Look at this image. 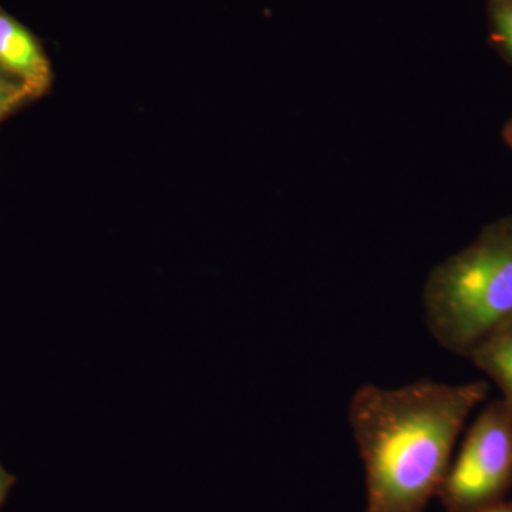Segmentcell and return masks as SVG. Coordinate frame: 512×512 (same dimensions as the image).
<instances>
[{"label":"cell","mask_w":512,"mask_h":512,"mask_svg":"<svg viewBox=\"0 0 512 512\" xmlns=\"http://www.w3.org/2000/svg\"><path fill=\"white\" fill-rule=\"evenodd\" d=\"M510 137H511V140H512V127H511V130H510Z\"/></svg>","instance_id":"cell-11"},{"label":"cell","mask_w":512,"mask_h":512,"mask_svg":"<svg viewBox=\"0 0 512 512\" xmlns=\"http://www.w3.org/2000/svg\"><path fill=\"white\" fill-rule=\"evenodd\" d=\"M13 478L0 467V505L5 501L6 495H8L10 487H12Z\"/></svg>","instance_id":"cell-8"},{"label":"cell","mask_w":512,"mask_h":512,"mask_svg":"<svg viewBox=\"0 0 512 512\" xmlns=\"http://www.w3.org/2000/svg\"><path fill=\"white\" fill-rule=\"evenodd\" d=\"M0 69L26 84L33 96L49 86L52 73L42 47L29 30L0 12Z\"/></svg>","instance_id":"cell-4"},{"label":"cell","mask_w":512,"mask_h":512,"mask_svg":"<svg viewBox=\"0 0 512 512\" xmlns=\"http://www.w3.org/2000/svg\"><path fill=\"white\" fill-rule=\"evenodd\" d=\"M477 512H512V507L511 505L495 504Z\"/></svg>","instance_id":"cell-9"},{"label":"cell","mask_w":512,"mask_h":512,"mask_svg":"<svg viewBox=\"0 0 512 512\" xmlns=\"http://www.w3.org/2000/svg\"><path fill=\"white\" fill-rule=\"evenodd\" d=\"M511 481L512 410L497 402L471 426L439 498L448 512H477L498 504Z\"/></svg>","instance_id":"cell-3"},{"label":"cell","mask_w":512,"mask_h":512,"mask_svg":"<svg viewBox=\"0 0 512 512\" xmlns=\"http://www.w3.org/2000/svg\"><path fill=\"white\" fill-rule=\"evenodd\" d=\"M497 22L498 36L505 49L512 55V3H508L504 8H501L495 16Z\"/></svg>","instance_id":"cell-7"},{"label":"cell","mask_w":512,"mask_h":512,"mask_svg":"<svg viewBox=\"0 0 512 512\" xmlns=\"http://www.w3.org/2000/svg\"><path fill=\"white\" fill-rule=\"evenodd\" d=\"M29 97H33V93L26 84L15 77L0 74V119Z\"/></svg>","instance_id":"cell-6"},{"label":"cell","mask_w":512,"mask_h":512,"mask_svg":"<svg viewBox=\"0 0 512 512\" xmlns=\"http://www.w3.org/2000/svg\"><path fill=\"white\" fill-rule=\"evenodd\" d=\"M487 384L420 379L404 386L365 384L348 419L365 466V512H424L439 495L458 434Z\"/></svg>","instance_id":"cell-1"},{"label":"cell","mask_w":512,"mask_h":512,"mask_svg":"<svg viewBox=\"0 0 512 512\" xmlns=\"http://www.w3.org/2000/svg\"><path fill=\"white\" fill-rule=\"evenodd\" d=\"M473 357L476 365L503 389L504 402L512 410V319L481 343Z\"/></svg>","instance_id":"cell-5"},{"label":"cell","mask_w":512,"mask_h":512,"mask_svg":"<svg viewBox=\"0 0 512 512\" xmlns=\"http://www.w3.org/2000/svg\"><path fill=\"white\" fill-rule=\"evenodd\" d=\"M423 305L434 340L450 352L473 355L512 319V228L494 229L436 266Z\"/></svg>","instance_id":"cell-2"},{"label":"cell","mask_w":512,"mask_h":512,"mask_svg":"<svg viewBox=\"0 0 512 512\" xmlns=\"http://www.w3.org/2000/svg\"><path fill=\"white\" fill-rule=\"evenodd\" d=\"M0 74H6L5 72H3L2 69H0ZM6 76H9V74H6Z\"/></svg>","instance_id":"cell-10"}]
</instances>
